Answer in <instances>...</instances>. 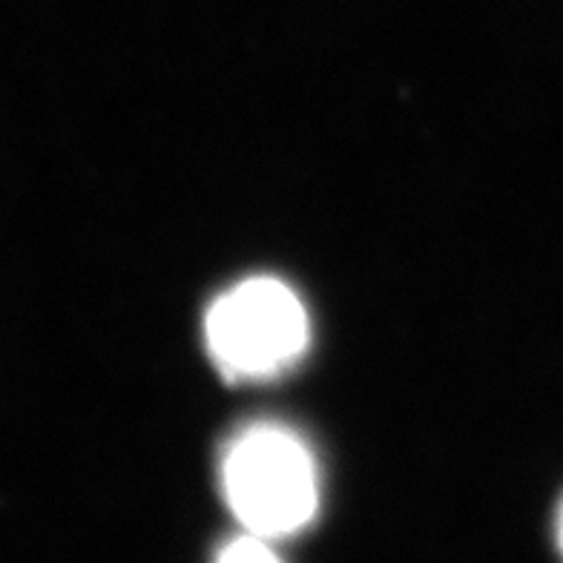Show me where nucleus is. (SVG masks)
<instances>
[{
	"mask_svg": "<svg viewBox=\"0 0 563 563\" xmlns=\"http://www.w3.org/2000/svg\"><path fill=\"white\" fill-rule=\"evenodd\" d=\"M224 492L253 534L297 532L317 511L313 460L288 431L253 429L224 460Z\"/></svg>",
	"mask_w": 563,
	"mask_h": 563,
	"instance_id": "1",
	"label": "nucleus"
},
{
	"mask_svg": "<svg viewBox=\"0 0 563 563\" xmlns=\"http://www.w3.org/2000/svg\"><path fill=\"white\" fill-rule=\"evenodd\" d=\"M208 342L216 363L230 374H271L305 351L308 313L282 282H242L210 308Z\"/></svg>",
	"mask_w": 563,
	"mask_h": 563,
	"instance_id": "2",
	"label": "nucleus"
},
{
	"mask_svg": "<svg viewBox=\"0 0 563 563\" xmlns=\"http://www.w3.org/2000/svg\"><path fill=\"white\" fill-rule=\"evenodd\" d=\"M222 561H274V552L265 547L260 534L253 538H242V541H233L222 552Z\"/></svg>",
	"mask_w": 563,
	"mask_h": 563,
	"instance_id": "3",
	"label": "nucleus"
},
{
	"mask_svg": "<svg viewBox=\"0 0 563 563\" xmlns=\"http://www.w3.org/2000/svg\"><path fill=\"white\" fill-rule=\"evenodd\" d=\"M561 541H563V520H561Z\"/></svg>",
	"mask_w": 563,
	"mask_h": 563,
	"instance_id": "4",
	"label": "nucleus"
}]
</instances>
